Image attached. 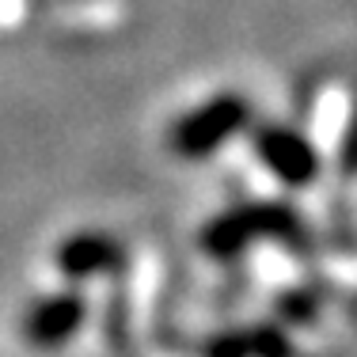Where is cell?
<instances>
[{
	"label": "cell",
	"mask_w": 357,
	"mask_h": 357,
	"mask_svg": "<svg viewBox=\"0 0 357 357\" xmlns=\"http://www.w3.org/2000/svg\"><path fill=\"white\" fill-rule=\"evenodd\" d=\"M243 122H248V103L240 96H220L213 103L198 107L194 114H186L175 126L172 144L178 156H206L217 144H225Z\"/></svg>",
	"instance_id": "1"
},
{
	"label": "cell",
	"mask_w": 357,
	"mask_h": 357,
	"mask_svg": "<svg viewBox=\"0 0 357 357\" xmlns=\"http://www.w3.org/2000/svg\"><path fill=\"white\" fill-rule=\"evenodd\" d=\"M80 323H84V296L80 293H57L27 312L23 338L35 350H57V346H65L80 331Z\"/></svg>",
	"instance_id": "2"
},
{
	"label": "cell",
	"mask_w": 357,
	"mask_h": 357,
	"mask_svg": "<svg viewBox=\"0 0 357 357\" xmlns=\"http://www.w3.org/2000/svg\"><path fill=\"white\" fill-rule=\"evenodd\" d=\"M122 266V248L118 240L99 232H80L57 248V270L65 278H99Z\"/></svg>",
	"instance_id": "3"
},
{
	"label": "cell",
	"mask_w": 357,
	"mask_h": 357,
	"mask_svg": "<svg viewBox=\"0 0 357 357\" xmlns=\"http://www.w3.org/2000/svg\"><path fill=\"white\" fill-rule=\"evenodd\" d=\"M259 152L289 183H304L308 175H316V152H312V144L289 130H266L259 137Z\"/></svg>",
	"instance_id": "4"
},
{
	"label": "cell",
	"mask_w": 357,
	"mask_h": 357,
	"mask_svg": "<svg viewBox=\"0 0 357 357\" xmlns=\"http://www.w3.org/2000/svg\"><path fill=\"white\" fill-rule=\"evenodd\" d=\"M346 164H357V118H354L350 137H346Z\"/></svg>",
	"instance_id": "5"
}]
</instances>
